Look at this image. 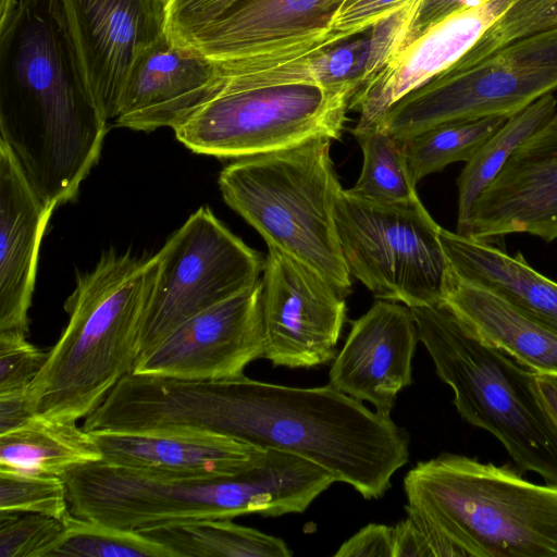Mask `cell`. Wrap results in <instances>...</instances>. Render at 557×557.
<instances>
[{
	"mask_svg": "<svg viewBox=\"0 0 557 557\" xmlns=\"http://www.w3.org/2000/svg\"><path fill=\"white\" fill-rule=\"evenodd\" d=\"M368 53L369 37H362L265 70H238L219 64L223 74L249 86L331 85L352 79L362 83Z\"/></svg>",
	"mask_w": 557,
	"mask_h": 557,
	"instance_id": "obj_27",
	"label": "cell"
},
{
	"mask_svg": "<svg viewBox=\"0 0 557 557\" xmlns=\"http://www.w3.org/2000/svg\"><path fill=\"white\" fill-rule=\"evenodd\" d=\"M63 530L46 515L0 510V557H47Z\"/></svg>",
	"mask_w": 557,
	"mask_h": 557,
	"instance_id": "obj_33",
	"label": "cell"
},
{
	"mask_svg": "<svg viewBox=\"0 0 557 557\" xmlns=\"http://www.w3.org/2000/svg\"><path fill=\"white\" fill-rule=\"evenodd\" d=\"M220 65V64H219ZM360 79L331 85L249 86L220 70L212 96L176 126V139L195 153L240 159L338 139Z\"/></svg>",
	"mask_w": 557,
	"mask_h": 557,
	"instance_id": "obj_8",
	"label": "cell"
},
{
	"mask_svg": "<svg viewBox=\"0 0 557 557\" xmlns=\"http://www.w3.org/2000/svg\"><path fill=\"white\" fill-rule=\"evenodd\" d=\"M557 27V0H513L476 44L453 65L475 64L505 46Z\"/></svg>",
	"mask_w": 557,
	"mask_h": 557,
	"instance_id": "obj_31",
	"label": "cell"
},
{
	"mask_svg": "<svg viewBox=\"0 0 557 557\" xmlns=\"http://www.w3.org/2000/svg\"><path fill=\"white\" fill-rule=\"evenodd\" d=\"M440 240L455 275L557 334V283L531 268L520 252L510 256L490 242L444 228Z\"/></svg>",
	"mask_w": 557,
	"mask_h": 557,
	"instance_id": "obj_22",
	"label": "cell"
},
{
	"mask_svg": "<svg viewBox=\"0 0 557 557\" xmlns=\"http://www.w3.org/2000/svg\"><path fill=\"white\" fill-rule=\"evenodd\" d=\"M61 476L72 515L140 533L202 519L301 513L336 482L322 467L276 449L227 476L164 478L102 460Z\"/></svg>",
	"mask_w": 557,
	"mask_h": 557,
	"instance_id": "obj_3",
	"label": "cell"
},
{
	"mask_svg": "<svg viewBox=\"0 0 557 557\" xmlns=\"http://www.w3.org/2000/svg\"><path fill=\"white\" fill-rule=\"evenodd\" d=\"M120 413L128 431H208L300 456L366 499L383 496L409 459L404 428L331 384L308 388L245 375L188 381L133 373L122 387Z\"/></svg>",
	"mask_w": 557,
	"mask_h": 557,
	"instance_id": "obj_1",
	"label": "cell"
},
{
	"mask_svg": "<svg viewBox=\"0 0 557 557\" xmlns=\"http://www.w3.org/2000/svg\"><path fill=\"white\" fill-rule=\"evenodd\" d=\"M484 343L535 374L557 375V334L450 269L443 299Z\"/></svg>",
	"mask_w": 557,
	"mask_h": 557,
	"instance_id": "obj_23",
	"label": "cell"
},
{
	"mask_svg": "<svg viewBox=\"0 0 557 557\" xmlns=\"http://www.w3.org/2000/svg\"><path fill=\"white\" fill-rule=\"evenodd\" d=\"M419 341L469 424L496 437L522 471L557 484V426L535 373L480 339L444 301L411 307Z\"/></svg>",
	"mask_w": 557,
	"mask_h": 557,
	"instance_id": "obj_6",
	"label": "cell"
},
{
	"mask_svg": "<svg viewBox=\"0 0 557 557\" xmlns=\"http://www.w3.org/2000/svg\"><path fill=\"white\" fill-rule=\"evenodd\" d=\"M393 557H455L436 534L410 516L394 527Z\"/></svg>",
	"mask_w": 557,
	"mask_h": 557,
	"instance_id": "obj_38",
	"label": "cell"
},
{
	"mask_svg": "<svg viewBox=\"0 0 557 557\" xmlns=\"http://www.w3.org/2000/svg\"><path fill=\"white\" fill-rule=\"evenodd\" d=\"M535 383L541 400L557 426V375L536 374Z\"/></svg>",
	"mask_w": 557,
	"mask_h": 557,
	"instance_id": "obj_42",
	"label": "cell"
},
{
	"mask_svg": "<svg viewBox=\"0 0 557 557\" xmlns=\"http://www.w3.org/2000/svg\"><path fill=\"white\" fill-rule=\"evenodd\" d=\"M47 557H174L163 544L144 533L70 513Z\"/></svg>",
	"mask_w": 557,
	"mask_h": 557,
	"instance_id": "obj_30",
	"label": "cell"
},
{
	"mask_svg": "<svg viewBox=\"0 0 557 557\" xmlns=\"http://www.w3.org/2000/svg\"><path fill=\"white\" fill-rule=\"evenodd\" d=\"M26 389L0 395V434L18 428L36 414L29 406Z\"/></svg>",
	"mask_w": 557,
	"mask_h": 557,
	"instance_id": "obj_41",
	"label": "cell"
},
{
	"mask_svg": "<svg viewBox=\"0 0 557 557\" xmlns=\"http://www.w3.org/2000/svg\"><path fill=\"white\" fill-rule=\"evenodd\" d=\"M418 341L411 308L379 299L352 322L330 369L329 384L389 417L398 393L412 382Z\"/></svg>",
	"mask_w": 557,
	"mask_h": 557,
	"instance_id": "obj_17",
	"label": "cell"
},
{
	"mask_svg": "<svg viewBox=\"0 0 557 557\" xmlns=\"http://www.w3.org/2000/svg\"><path fill=\"white\" fill-rule=\"evenodd\" d=\"M48 357L21 332H0V395L24 391Z\"/></svg>",
	"mask_w": 557,
	"mask_h": 557,
	"instance_id": "obj_35",
	"label": "cell"
},
{
	"mask_svg": "<svg viewBox=\"0 0 557 557\" xmlns=\"http://www.w3.org/2000/svg\"><path fill=\"white\" fill-rule=\"evenodd\" d=\"M0 510L46 515L58 520L71 513L62 476L0 466Z\"/></svg>",
	"mask_w": 557,
	"mask_h": 557,
	"instance_id": "obj_32",
	"label": "cell"
},
{
	"mask_svg": "<svg viewBox=\"0 0 557 557\" xmlns=\"http://www.w3.org/2000/svg\"><path fill=\"white\" fill-rule=\"evenodd\" d=\"M556 110L557 99L552 92L540 97L511 115L466 162L457 180V233H462L475 201L515 150L545 124Z\"/></svg>",
	"mask_w": 557,
	"mask_h": 557,
	"instance_id": "obj_26",
	"label": "cell"
},
{
	"mask_svg": "<svg viewBox=\"0 0 557 557\" xmlns=\"http://www.w3.org/2000/svg\"><path fill=\"white\" fill-rule=\"evenodd\" d=\"M145 535L163 544L174 557H290L278 537L232 522L202 519L156 528Z\"/></svg>",
	"mask_w": 557,
	"mask_h": 557,
	"instance_id": "obj_25",
	"label": "cell"
},
{
	"mask_svg": "<svg viewBox=\"0 0 557 557\" xmlns=\"http://www.w3.org/2000/svg\"><path fill=\"white\" fill-rule=\"evenodd\" d=\"M329 137L237 159L219 175L226 205L276 248L311 267L346 295L351 276L341 251L335 201L343 189Z\"/></svg>",
	"mask_w": 557,
	"mask_h": 557,
	"instance_id": "obj_7",
	"label": "cell"
},
{
	"mask_svg": "<svg viewBox=\"0 0 557 557\" xmlns=\"http://www.w3.org/2000/svg\"><path fill=\"white\" fill-rule=\"evenodd\" d=\"M53 211L0 140V332L28 335L39 248Z\"/></svg>",
	"mask_w": 557,
	"mask_h": 557,
	"instance_id": "obj_21",
	"label": "cell"
},
{
	"mask_svg": "<svg viewBox=\"0 0 557 557\" xmlns=\"http://www.w3.org/2000/svg\"><path fill=\"white\" fill-rule=\"evenodd\" d=\"M345 0H240L188 42L238 70H265L325 50Z\"/></svg>",
	"mask_w": 557,
	"mask_h": 557,
	"instance_id": "obj_14",
	"label": "cell"
},
{
	"mask_svg": "<svg viewBox=\"0 0 557 557\" xmlns=\"http://www.w3.org/2000/svg\"><path fill=\"white\" fill-rule=\"evenodd\" d=\"M157 268L156 255L111 249L76 275L64 304L69 323L26 389L35 413L76 422L133 372Z\"/></svg>",
	"mask_w": 557,
	"mask_h": 557,
	"instance_id": "obj_4",
	"label": "cell"
},
{
	"mask_svg": "<svg viewBox=\"0 0 557 557\" xmlns=\"http://www.w3.org/2000/svg\"><path fill=\"white\" fill-rule=\"evenodd\" d=\"M102 460L91 434L76 422L34 414L0 434V466L61 476L66 471Z\"/></svg>",
	"mask_w": 557,
	"mask_h": 557,
	"instance_id": "obj_24",
	"label": "cell"
},
{
	"mask_svg": "<svg viewBox=\"0 0 557 557\" xmlns=\"http://www.w3.org/2000/svg\"><path fill=\"white\" fill-rule=\"evenodd\" d=\"M556 88L557 27L475 64L449 66L398 100L375 127L405 139L445 123L509 117Z\"/></svg>",
	"mask_w": 557,
	"mask_h": 557,
	"instance_id": "obj_10",
	"label": "cell"
},
{
	"mask_svg": "<svg viewBox=\"0 0 557 557\" xmlns=\"http://www.w3.org/2000/svg\"><path fill=\"white\" fill-rule=\"evenodd\" d=\"M107 132L51 0H18L0 17V140L48 208L76 198Z\"/></svg>",
	"mask_w": 557,
	"mask_h": 557,
	"instance_id": "obj_2",
	"label": "cell"
},
{
	"mask_svg": "<svg viewBox=\"0 0 557 557\" xmlns=\"http://www.w3.org/2000/svg\"><path fill=\"white\" fill-rule=\"evenodd\" d=\"M404 490L407 516L455 557H557V484L445 453L409 470Z\"/></svg>",
	"mask_w": 557,
	"mask_h": 557,
	"instance_id": "obj_5",
	"label": "cell"
},
{
	"mask_svg": "<svg viewBox=\"0 0 557 557\" xmlns=\"http://www.w3.org/2000/svg\"><path fill=\"white\" fill-rule=\"evenodd\" d=\"M488 0H421L412 27V42L429 28L451 14L481 5Z\"/></svg>",
	"mask_w": 557,
	"mask_h": 557,
	"instance_id": "obj_40",
	"label": "cell"
},
{
	"mask_svg": "<svg viewBox=\"0 0 557 557\" xmlns=\"http://www.w3.org/2000/svg\"><path fill=\"white\" fill-rule=\"evenodd\" d=\"M512 1L488 0L456 12L418 37L354 94L349 110L359 120L351 132L375 127L398 100L456 63Z\"/></svg>",
	"mask_w": 557,
	"mask_h": 557,
	"instance_id": "obj_19",
	"label": "cell"
},
{
	"mask_svg": "<svg viewBox=\"0 0 557 557\" xmlns=\"http://www.w3.org/2000/svg\"><path fill=\"white\" fill-rule=\"evenodd\" d=\"M219 81V62L166 34L135 63L115 125L146 133L174 129L212 96Z\"/></svg>",
	"mask_w": 557,
	"mask_h": 557,
	"instance_id": "obj_18",
	"label": "cell"
},
{
	"mask_svg": "<svg viewBox=\"0 0 557 557\" xmlns=\"http://www.w3.org/2000/svg\"><path fill=\"white\" fill-rule=\"evenodd\" d=\"M261 281L263 358L292 369L333 360L347 295L311 267L272 247Z\"/></svg>",
	"mask_w": 557,
	"mask_h": 557,
	"instance_id": "obj_13",
	"label": "cell"
},
{
	"mask_svg": "<svg viewBox=\"0 0 557 557\" xmlns=\"http://www.w3.org/2000/svg\"><path fill=\"white\" fill-rule=\"evenodd\" d=\"M334 220L350 276L376 299L423 306L443 299L449 265L441 226L421 200L380 203L342 189Z\"/></svg>",
	"mask_w": 557,
	"mask_h": 557,
	"instance_id": "obj_9",
	"label": "cell"
},
{
	"mask_svg": "<svg viewBox=\"0 0 557 557\" xmlns=\"http://www.w3.org/2000/svg\"><path fill=\"white\" fill-rule=\"evenodd\" d=\"M102 461L150 475L210 479L255 465L263 448L200 430L88 431Z\"/></svg>",
	"mask_w": 557,
	"mask_h": 557,
	"instance_id": "obj_20",
	"label": "cell"
},
{
	"mask_svg": "<svg viewBox=\"0 0 557 557\" xmlns=\"http://www.w3.org/2000/svg\"><path fill=\"white\" fill-rule=\"evenodd\" d=\"M509 117L487 116L450 122L400 139L412 181L418 184L426 175L442 171L450 163L468 162Z\"/></svg>",
	"mask_w": 557,
	"mask_h": 557,
	"instance_id": "obj_28",
	"label": "cell"
},
{
	"mask_svg": "<svg viewBox=\"0 0 557 557\" xmlns=\"http://www.w3.org/2000/svg\"><path fill=\"white\" fill-rule=\"evenodd\" d=\"M262 281L189 318L139 357L133 373L188 381L233 379L263 357Z\"/></svg>",
	"mask_w": 557,
	"mask_h": 557,
	"instance_id": "obj_15",
	"label": "cell"
},
{
	"mask_svg": "<svg viewBox=\"0 0 557 557\" xmlns=\"http://www.w3.org/2000/svg\"><path fill=\"white\" fill-rule=\"evenodd\" d=\"M358 140L363 165L360 176L348 190L360 198L380 203H406L419 200L405 159L401 140L380 127L351 132Z\"/></svg>",
	"mask_w": 557,
	"mask_h": 557,
	"instance_id": "obj_29",
	"label": "cell"
},
{
	"mask_svg": "<svg viewBox=\"0 0 557 557\" xmlns=\"http://www.w3.org/2000/svg\"><path fill=\"white\" fill-rule=\"evenodd\" d=\"M518 233L557 238V110L483 190L460 234L490 242Z\"/></svg>",
	"mask_w": 557,
	"mask_h": 557,
	"instance_id": "obj_16",
	"label": "cell"
},
{
	"mask_svg": "<svg viewBox=\"0 0 557 557\" xmlns=\"http://www.w3.org/2000/svg\"><path fill=\"white\" fill-rule=\"evenodd\" d=\"M394 527L370 523L344 542L336 557H393Z\"/></svg>",
	"mask_w": 557,
	"mask_h": 557,
	"instance_id": "obj_39",
	"label": "cell"
},
{
	"mask_svg": "<svg viewBox=\"0 0 557 557\" xmlns=\"http://www.w3.org/2000/svg\"><path fill=\"white\" fill-rule=\"evenodd\" d=\"M411 0H345L333 16L325 50L372 28Z\"/></svg>",
	"mask_w": 557,
	"mask_h": 557,
	"instance_id": "obj_36",
	"label": "cell"
},
{
	"mask_svg": "<svg viewBox=\"0 0 557 557\" xmlns=\"http://www.w3.org/2000/svg\"><path fill=\"white\" fill-rule=\"evenodd\" d=\"M240 0H168L166 34L186 44Z\"/></svg>",
	"mask_w": 557,
	"mask_h": 557,
	"instance_id": "obj_37",
	"label": "cell"
},
{
	"mask_svg": "<svg viewBox=\"0 0 557 557\" xmlns=\"http://www.w3.org/2000/svg\"><path fill=\"white\" fill-rule=\"evenodd\" d=\"M84 83L109 122L137 60L166 35L168 0H51Z\"/></svg>",
	"mask_w": 557,
	"mask_h": 557,
	"instance_id": "obj_12",
	"label": "cell"
},
{
	"mask_svg": "<svg viewBox=\"0 0 557 557\" xmlns=\"http://www.w3.org/2000/svg\"><path fill=\"white\" fill-rule=\"evenodd\" d=\"M421 0H411L372 26L362 84L412 44V27Z\"/></svg>",
	"mask_w": 557,
	"mask_h": 557,
	"instance_id": "obj_34",
	"label": "cell"
},
{
	"mask_svg": "<svg viewBox=\"0 0 557 557\" xmlns=\"http://www.w3.org/2000/svg\"><path fill=\"white\" fill-rule=\"evenodd\" d=\"M156 258L138 358L189 318L256 286L264 268L261 255L206 206L170 236Z\"/></svg>",
	"mask_w": 557,
	"mask_h": 557,
	"instance_id": "obj_11",
	"label": "cell"
}]
</instances>
